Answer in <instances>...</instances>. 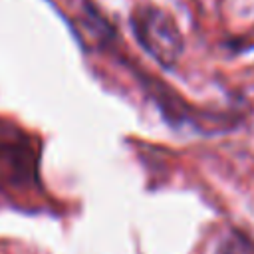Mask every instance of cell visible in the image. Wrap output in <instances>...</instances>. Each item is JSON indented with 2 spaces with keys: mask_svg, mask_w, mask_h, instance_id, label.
<instances>
[{
  "mask_svg": "<svg viewBox=\"0 0 254 254\" xmlns=\"http://www.w3.org/2000/svg\"><path fill=\"white\" fill-rule=\"evenodd\" d=\"M131 24L139 44L155 62L165 67H173L179 62L185 40L169 12L155 6L137 8L131 16Z\"/></svg>",
  "mask_w": 254,
  "mask_h": 254,
  "instance_id": "6da1fadb",
  "label": "cell"
}]
</instances>
